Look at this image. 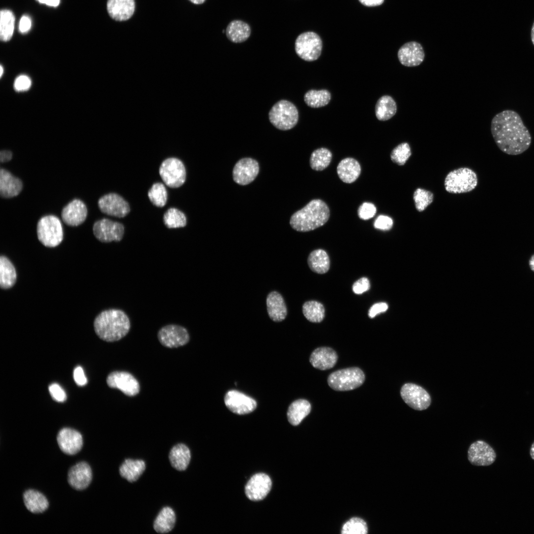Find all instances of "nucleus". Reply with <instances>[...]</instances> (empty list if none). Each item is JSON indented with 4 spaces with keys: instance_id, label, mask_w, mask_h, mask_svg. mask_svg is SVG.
Returning a JSON list of instances; mask_svg holds the SVG:
<instances>
[{
    "instance_id": "1",
    "label": "nucleus",
    "mask_w": 534,
    "mask_h": 534,
    "mask_svg": "<svg viewBox=\"0 0 534 534\" xmlns=\"http://www.w3.org/2000/svg\"><path fill=\"white\" fill-rule=\"evenodd\" d=\"M490 130L498 147L507 154H521L531 145L530 133L515 111L505 110L495 115L491 122Z\"/></svg>"
},
{
    "instance_id": "2",
    "label": "nucleus",
    "mask_w": 534,
    "mask_h": 534,
    "mask_svg": "<svg viewBox=\"0 0 534 534\" xmlns=\"http://www.w3.org/2000/svg\"><path fill=\"white\" fill-rule=\"evenodd\" d=\"M94 329L101 340L113 342L124 338L131 328L129 317L121 310L112 309L101 312L93 322Z\"/></svg>"
},
{
    "instance_id": "3",
    "label": "nucleus",
    "mask_w": 534,
    "mask_h": 534,
    "mask_svg": "<svg viewBox=\"0 0 534 534\" xmlns=\"http://www.w3.org/2000/svg\"><path fill=\"white\" fill-rule=\"evenodd\" d=\"M329 217L330 210L326 203L321 199H313L292 215L290 224L296 231L308 232L324 225Z\"/></svg>"
},
{
    "instance_id": "4",
    "label": "nucleus",
    "mask_w": 534,
    "mask_h": 534,
    "mask_svg": "<svg viewBox=\"0 0 534 534\" xmlns=\"http://www.w3.org/2000/svg\"><path fill=\"white\" fill-rule=\"evenodd\" d=\"M476 172L468 167H460L450 171L445 177L444 187L451 194H461L473 191L478 185Z\"/></svg>"
},
{
    "instance_id": "5",
    "label": "nucleus",
    "mask_w": 534,
    "mask_h": 534,
    "mask_svg": "<svg viewBox=\"0 0 534 534\" xmlns=\"http://www.w3.org/2000/svg\"><path fill=\"white\" fill-rule=\"evenodd\" d=\"M365 380L363 371L358 367H353L339 369L331 373L328 377L329 387L337 391H346L360 387Z\"/></svg>"
},
{
    "instance_id": "6",
    "label": "nucleus",
    "mask_w": 534,
    "mask_h": 534,
    "mask_svg": "<svg viewBox=\"0 0 534 534\" xmlns=\"http://www.w3.org/2000/svg\"><path fill=\"white\" fill-rule=\"evenodd\" d=\"M37 233L39 240L47 247L58 246L63 238L61 222L54 215L45 216L39 220Z\"/></svg>"
},
{
    "instance_id": "7",
    "label": "nucleus",
    "mask_w": 534,
    "mask_h": 534,
    "mask_svg": "<svg viewBox=\"0 0 534 534\" xmlns=\"http://www.w3.org/2000/svg\"><path fill=\"white\" fill-rule=\"evenodd\" d=\"M299 118L296 107L291 102L281 100L276 102L269 112L270 123L278 129L286 131L293 128Z\"/></svg>"
},
{
    "instance_id": "8",
    "label": "nucleus",
    "mask_w": 534,
    "mask_h": 534,
    "mask_svg": "<svg viewBox=\"0 0 534 534\" xmlns=\"http://www.w3.org/2000/svg\"><path fill=\"white\" fill-rule=\"evenodd\" d=\"M322 48L319 36L312 32L300 34L296 39L295 49L297 54L302 59L313 61L319 57Z\"/></svg>"
},
{
    "instance_id": "9",
    "label": "nucleus",
    "mask_w": 534,
    "mask_h": 534,
    "mask_svg": "<svg viewBox=\"0 0 534 534\" xmlns=\"http://www.w3.org/2000/svg\"><path fill=\"white\" fill-rule=\"evenodd\" d=\"M159 174L163 182L171 188L179 187L185 181L184 165L176 158H169L163 161L159 168Z\"/></svg>"
},
{
    "instance_id": "10",
    "label": "nucleus",
    "mask_w": 534,
    "mask_h": 534,
    "mask_svg": "<svg viewBox=\"0 0 534 534\" xmlns=\"http://www.w3.org/2000/svg\"><path fill=\"white\" fill-rule=\"evenodd\" d=\"M400 393L404 401L414 409L425 410L430 405L431 399L429 394L416 384H404L401 388Z\"/></svg>"
},
{
    "instance_id": "11",
    "label": "nucleus",
    "mask_w": 534,
    "mask_h": 534,
    "mask_svg": "<svg viewBox=\"0 0 534 534\" xmlns=\"http://www.w3.org/2000/svg\"><path fill=\"white\" fill-rule=\"evenodd\" d=\"M92 229L96 238L104 243L121 241L125 231L122 223L108 219H102L95 222Z\"/></svg>"
},
{
    "instance_id": "12",
    "label": "nucleus",
    "mask_w": 534,
    "mask_h": 534,
    "mask_svg": "<svg viewBox=\"0 0 534 534\" xmlns=\"http://www.w3.org/2000/svg\"><path fill=\"white\" fill-rule=\"evenodd\" d=\"M158 339L164 347L175 348L186 345L189 341V335L185 327L176 324H169L159 330Z\"/></svg>"
},
{
    "instance_id": "13",
    "label": "nucleus",
    "mask_w": 534,
    "mask_h": 534,
    "mask_svg": "<svg viewBox=\"0 0 534 534\" xmlns=\"http://www.w3.org/2000/svg\"><path fill=\"white\" fill-rule=\"evenodd\" d=\"M107 385L120 390L125 395L133 397L137 395L140 390L138 382L131 373L126 371H114L106 378Z\"/></svg>"
},
{
    "instance_id": "14",
    "label": "nucleus",
    "mask_w": 534,
    "mask_h": 534,
    "mask_svg": "<svg viewBox=\"0 0 534 534\" xmlns=\"http://www.w3.org/2000/svg\"><path fill=\"white\" fill-rule=\"evenodd\" d=\"M100 210L109 216L123 218L130 211L128 203L117 193H111L103 195L98 201Z\"/></svg>"
},
{
    "instance_id": "15",
    "label": "nucleus",
    "mask_w": 534,
    "mask_h": 534,
    "mask_svg": "<svg viewBox=\"0 0 534 534\" xmlns=\"http://www.w3.org/2000/svg\"><path fill=\"white\" fill-rule=\"evenodd\" d=\"M496 457V453L493 448L483 441L474 442L468 449V458L473 465H490L495 461Z\"/></svg>"
},
{
    "instance_id": "16",
    "label": "nucleus",
    "mask_w": 534,
    "mask_h": 534,
    "mask_svg": "<svg viewBox=\"0 0 534 534\" xmlns=\"http://www.w3.org/2000/svg\"><path fill=\"white\" fill-rule=\"evenodd\" d=\"M271 485V480L267 475L263 473L256 474L251 477L245 486L246 495L252 501L261 500L269 493Z\"/></svg>"
},
{
    "instance_id": "17",
    "label": "nucleus",
    "mask_w": 534,
    "mask_h": 534,
    "mask_svg": "<svg viewBox=\"0 0 534 534\" xmlns=\"http://www.w3.org/2000/svg\"><path fill=\"white\" fill-rule=\"evenodd\" d=\"M226 406L232 412L242 415L253 411L257 407L256 401L236 390H230L224 397Z\"/></svg>"
},
{
    "instance_id": "18",
    "label": "nucleus",
    "mask_w": 534,
    "mask_h": 534,
    "mask_svg": "<svg viewBox=\"0 0 534 534\" xmlns=\"http://www.w3.org/2000/svg\"><path fill=\"white\" fill-rule=\"evenodd\" d=\"M259 172L258 162L251 158L239 160L233 169V179L238 184L245 185L252 182Z\"/></svg>"
},
{
    "instance_id": "19",
    "label": "nucleus",
    "mask_w": 534,
    "mask_h": 534,
    "mask_svg": "<svg viewBox=\"0 0 534 534\" xmlns=\"http://www.w3.org/2000/svg\"><path fill=\"white\" fill-rule=\"evenodd\" d=\"M57 442L61 451L68 455L77 453L83 445L81 433L70 428H64L59 431L57 436Z\"/></svg>"
},
{
    "instance_id": "20",
    "label": "nucleus",
    "mask_w": 534,
    "mask_h": 534,
    "mask_svg": "<svg viewBox=\"0 0 534 534\" xmlns=\"http://www.w3.org/2000/svg\"><path fill=\"white\" fill-rule=\"evenodd\" d=\"M398 57L403 66L411 67L420 65L425 58L422 46L414 41L407 42L399 49Z\"/></svg>"
},
{
    "instance_id": "21",
    "label": "nucleus",
    "mask_w": 534,
    "mask_h": 534,
    "mask_svg": "<svg viewBox=\"0 0 534 534\" xmlns=\"http://www.w3.org/2000/svg\"><path fill=\"white\" fill-rule=\"evenodd\" d=\"M87 215L88 210L85 204L80 199H75L63 208L61 216L65 224L76 226L84 222Z\"/></svg>"
},
{
    "instance_id": "22",
    "label": "nucleus",
    "mask_w": 534,
    "mask_h": 534,
    "mask_svg": "<svg viewBox=\"0 0 534 534\" xmlns=\"http://www.w3.org/2000/svg\"><path fill=\"white\" fill-rule=\"evenodd\" d=\"M92 480V471L85 462H80L72 466L68 473V482L74 489L81 490L86 489Z\"/></svg>"
},
{
    "instance_id": "23",
    "label": "nucleus",
    "mask_w": 534,
    "mask_h": 534,
    "mask_svg": "<svg viewBox=\"0 0 534 534\" xmlns=\"http://www.w3.org/2000/svg\"><path fill=\"white\" fill-rule=\"evenodd\" d=\"M134 0H107V10L110 17L117 21L130 19L135 11Z\"/></svg>"
},
{
    "instance_id": "24",
    "label": "nucleus",
    "mask_w": 534,
    "mask_h": 534,
    "mask_svg": "<svg viewBox=\"0 0 534 534\" xmlns=\"http://www.w3.org/2000/svg\"><path fill=\"white\" fill-rule=\"evenodd\" d=\"M338 359L336 352L327 347L315 349L311 354L310 361L313 367L324 370L330 369L336 364Z\"/></svg>"
},
{
    "instance_id": "25",
    "label": "nucleus",
    "mask_w": 534,
    "mask_h": 534,
    "mask_svg": "<svg viewBox=\"0 0 534 534\" xmlns=\"http://www.w3.org/2000/svg\"><path fill=\"white\" fill-rule=\"evenodd\" d=\"M23 183L20 179L14 176L5 169L0 170V195L4 198L18 195L22 191Z\"/></svg>"
},
{
    "instance_id": "26",
    "label": "nucleus",
    "mask_w": 534,
    "mask_h": 534,
    "mask_svg": "<svg viewBox=\"0 0 534 534\" xmlns=\"http://www.w3.org/2000/svg\"><path fill=\"white\" fill-rule=\"evenodd\" d=\"M337 173L342 181L346 183H351L359 177L361 173V167L358 162L354 158H346L339 163L337 167Z\"/></svg>"
},
{
    "instance_id": "27",
    "label": "nucleus",
    "mask_w": 534,
    "mask_h": 534,
    "mask_svg": "<svg viewBox=\"0 0 534 534\" xmlns=\"http://www.w3.org/2000/svg\"><path fill=\"white\" fill-rule=\"evenodd\" d=\"M267 311L269 317L274 321L283 320L287 314V308L282 296L277 292H270L267 296Z\"/></svg>"
},
{
    "instance_id": "28",
    "label": "nucleus",
    "mask_w": 534,
    "mask_h": 534,
    "mask_svg": "<svg viewBox=\"0 0 534 534\" xmlns=\"http://www.w3.org/2000/svg\"><path fill=\"white\" fill-rule=\"evenodd\" d=\"M169 458L173 467L178 471H184L190 460V451L185 445L178 444L172 447Z\"/></svg>"
},
{
    "instance_id": "29",
    "label": "nucleus",
    "mask_w": 534,
    "mask_h": 534,
    "mask_svg": "<svg viewBox=\"0 0 534 534\" xmlns=\"http://www.w3.org/2000/svg\"><path fill=\"white\" fill-rule=\"evenodd\" d=\"M23 500L26 508L33 513H41L48 507V502L45 496L40 492L29 490L23 494Z\"/></svg>"
},
{
    "instance_id": "30",
    "label": "nucleus",
    "mask_w": 534,
    "mask_h": 534,
    "mask_svg": "<svg viewBox=\"0 0 534 534\" xmlns=\"http://www.w3.org/2000/svg\"><path fill=\"white\" fill-rule=\"evenodd\" d=\"M311 405L305 399H299L293 401L289 406L287 416L289 423L293 425H298L310 413Z\"/></svg>"
},
{
    "instance_id": "31",
    "label": "nucleus",
    "mask_w": 534,
    "mask_h": 534,
    "mask_svg": "<svg viewBox=\"0 0 534 534\" xmlns=\"http://www.w3.org/2000/svg\"><path fill=\"white\" fill-rule=\"evenodd\" d=\"M145 463L142 460L126 459L119 468L121 476L129 482L136 481L145 469Z\"/></svg>"
},
{
    "instance_id": "32",
    "label": "nucleus",
    "mask_w": 534,
    "mask_h": 534,
    "mask_svg": "<svg viewBox=\"0 0 534 534\" xmlns=\"http://www.w3.org/2000/svg\"><path fill=\"white\" fill-rule=\"evenodd\" d=\"M227 38L234 43H242L247 40L251 34L250 26L245 22L235 20L231 21L225 30Z\"/></svg>"
},
{
    "instance_id": "33",
    "label": "nucleus",
    "mask_w": 534,
    "mask_h": 534,
    "mask_svg": "<svg viewBox=\"0 0 534 534\" xmlns=\"http://www.w3.org/2000/svg\"><path fill=\"white\" fill-rule=\"evenodd\" d=\"M308 264L311 269L318 274L326 273L330 268V259L327 253L322 249L312 251L308 258Z\"/></svg>"
},
{
    "instance_id": "34",
    "label": "nucleus",
    "mask_w": 534,
    "mask_h": 534,
    "mask_svg": "<svg viewBox=\"0 0 534 534\" xmlns=\"http://www.w3.org/2000/svg\"><path fill=\"white\" fill-rule=\"evenodd\" d=\"M175 522L176 515L173 509L170 507H165L156 518L153 528L158 533H167L173 530Z\"/></svg>"
},
{
    "instance_id": "35",
    "label": "nucleus",
    "mask_w": 534,
    "mask_h": 534,
    "mask_svg": "<svg viewBox=\"0 0 534 534\" xmlns=\"http://www.w3.org/2000/svg\"><path fill=\"white\" fill-rule=\"evenodd\" d=\"M16 272L10 260L5 256L0 257V286L6 289L12 287L16 280Z\"/></svg>"
},
{
    "instance_id": "36",
    "label": "nucleus",
    "mask_w": 534,
    "mask_h": 534,
    "mask_svg": "<svg viewBox=\"0 0 534 534\" xmlns=\"http://www.w3.org/2000/svg\"><path fill=\"white\" fill-rule=\"evenodd\" d=\"M397 110V104L394 99L390 95H383L376 104V116L379 120L385 121L393 117Z\"/></svg>"
},
{
    "instance_id": "37",
    "label": "nucleus",
    "mask_w": 534,
    "mask_h": 534,
    "mask_svg": "<svg viewBox=\"0 0 534 534\" xmlns=\"http://www.w3.org/2000/svg\"><path fill=\"white\" fill-rule=\"evenodd\" d=\"M332 158L331 152L327 148L322 147L314 150L310 157V164L315 171H322L330 164Z\"/></svg>"
},
{
    "instance_id": "38",
    "label": "nucleus",
    "mask_w": 534,
    "mask_h": 534,
    "mask_svg": "<svg viewBox=\"0 0 534 534\" xmlns=\"http://www.w3.org/2000/svg\"><path fill=\"white\" fill-rule=\"evenodd\" d=\"M302 311L305 317L312 322H320L325 316L324 306L316 301L311 300L305 302L303 305Z\"/></svg>"
},
{
    "instance_id": "39",
    "label": "nucleus",
    "mask_w": 534,
    "mask_h": 534,
    "mask_svg": "<svg viewBox=\"0 0 534 534\" xmlns=\"http://www.w3.org/2000/svg\"><path fill=\"white\" fill-rule=\"evenodd\" d=\"M0 16V38L3 42H7L13 35L15 17L13 12L8 9L1 10Z\"/></svg>"
},
{
    "instance_id": "40",
    "label": "nucleus",
    "mask_w": 534,
    "mask_h": 534,
    "mask_svg": "<svg viewBox=\"0 0 534 534\" xmlns=\"http://www.w3.org/2000/svg\"><path fill=\"white\" fill-rule=\"evenodd\" d=\"M331 99V94L326 89H311L304 95L306 104L312 108H319L328 104Z\"/></svg>"
},
{
    "instance_id": "41",
    "label": "nucleus",
    "mask_w": 534,
    "mask_h": 534,
    "mask_svg": "<svg viewBox=\"0 0 534 534\" xmlns=\"http://www.w3.org/2000/svg\"><path fill=\"white\" fill-rule=\"evenodd\" d=\"M163 222L165 225L169 228L183 227L186 224V218L184 214L180 210L171 208L164 214Z\"/></svg>"
},
{
    "instance_id": "42",
    "label": "nucleus",
    "mask_w": 534,
    "mask_h": 534,
    "mask_svg": "<svg viewBox=\"0 0 534 534\" xmlns=\"http://www.w3.org/2000/svg\"><path fill=\"white\" fill-rule=\"evenodd\" d=\"M413 200L416 210L419 212H422L432 203L434 200V194L429 190L417 188L413 192Z\"/></svg>"
},
{
    "instance_id": "43",
    "label": "nucleus",
    "mask_w": 534,
    "mask_h": 534,
    "mask_svg": "<svg viewBox=\"0 0 534 534\" xmlns=\"http://www.w3.org/2000/svg\"><path fill=\"white\" fill-rule=\"evenodd\" d=\"M167 196L166 188L161 182L154 183L148 192V196L151 203L158 207H162L165 205Z\"/></svg>"
},
{
    "instance_id": "44",
    "label": "nucleus",
    "mask_w": 534,
    "mask_h": 534,
    "mask_svg": "<svg viewBox=\"0 0 534 534\" xmlns=\"http://www.w3.org/2000/svg\"><path fill=\"white\" fill-rule=\"evenodd\" d=\"M411 155V150L409 144L404 142L399 144L392 150L390 158L394 163L399 166H403Z\"/></svg>"
},
{
    "instance_id": "45",
    "label": "nucleus",
    "mask_w": 534,
    "mask_h": 534,
    "mask_svg": "<svg viewBox=\"0 0 534 534\" xmlns=\"http://www.w3.org/2000/svg\"><path fill=\"white\" fill-rule=\"evenodd\" d=\"M368 528L365 522L361 518L354 517L346 522L343 526V534H366Z\"/></svg>"
},
{
    "instance_id": "46",
    "label": "nucleus",
    "mask_w": 534,
    "mask_h": 534,
    "mask_svg": "<svg viewBox=\"0 0 534 534\" xmlns=\"http://www.w3.org/2000/svg\"><path fill=\"white\" fill-rule=\"evenodd\" d=\"M376 213L375 205L369 202L363 203L358 208V217L363 220H367L373 218Z\"/></svg>"
},
{
    "instance_id": "47",
    "label": "nucleus",
    "mask_w": 534,
    "mask_h": 534,
    "mask_svg": "<svg viewBox=\"0 0 534 534\" xmlns=\"http://www.w3.org/2000/svg\"><path fill=\"white\" fill-rule=\"evenodd\" d=\"M32 81L27 75H21L16 77L14 82V89L17 91L28 90L31 87Z\"/></svg>"
},
{
    "instance_id": "48",
    "label": "nucleus",
    "mask_w": 534,
    "mask_h": 534,
    "mask_svg": "<svg viewBox=\"0 0 534 534\" xmlns=\"http://www.w3.org/2000/svg\"><path fill=\"white\" fill-rule=\"evenodd\" d=\"M52 398L57 402H63L66 400V394L62 388L57 383H52L48 387Z\"/></svg>"
},
{
    "instance_id": "49",
    "label": "nucleus",
    "mask_w": 534,
    "mask_h": 534,
    "mask_svg": "<svg viewBox=\"0 0 534 534\" xmlns=\"http://www.w3.org/2000/svg\"><path fill=\"white\" fill-rule=\"evenodd\" d=\"M393 225V219L389 216L382 215L379 216L374 222L375 228L382 230H390Z\"/></svg>"
},
{
    "instance_id": "50",
    "label": "nucleus",
    "mask_w": 534,
    "mask_h": 534,
    "mask_svg": "<svg viewBox=\"0 0 534 534\" xmlns=\"http://www.w3.org/2000/svg\"><path fill=\"white\" fill-rule=\"evenodd\" d=\"M370 287L367 278L363 277L356 280L353 285V292L356 294H361L368 291Z\"/></svg>"
},
{
    "instance_id": "51",
    "label": "nucleus",
    "mask_w": 534,
    "mask_h": 534,
    "mask_svg": "<svg viewBox=\"0 0 534 534\" xmlns=\"http://www.w3.org/2000/svg\"><path fill=\"white\" fill-rule=\"evenodd\" d=\"M73 377L76 383L80 386H83L87 383V379L83 369L80 366H77L73 371Z\"/></svg>"
},
{
    "instance_id": "52",
    "label": "nucleus",
    "mask_w": 534,
    "mask_h": 534,
    "mask_svg": "<svg viewBox=\"0 0 534 534\" xmlns=\"http://www.w3.org/2000/svg\"><path fill=\"white\" fill-rule=\"evenodd\" d=\"M388 308L387 304L384 302L375 304L369 310L368 316L370 318H372L378 314L386 311Z\"/></svg>"
},
{
    "instance_id": "53",
    "label": "nucleus",
    "mask_w": 534,
    "mask_h": 534,
    "mask_svg": "<svg viewBox=\"0 0 534 534\" xmlns=\"http://www.w3.org/2000/svg\"><path fill=\"white\" fill-rule=\"evenodd\" d=\"M32 25L30 18L26 15H23L20 19L19 24V30L20 33L25 34L27 33L31 29Z\"/></svg>"
},
{
    "instance_id": "54",
    "label": "nucleus",
    "mask_w": 534,
    "mask_h": 534,
    "mask_svg": "<svg viewBox=\"0 0 534 534\" xmlns=\"http://www.w3.org/2000/svg\"><path fill=\"white\" fill-rule=\"evenodd\" d=\"M12 157V153L10 150H2L0 152V161L1 163L9 161Z\"/></svg>"
},
{
    "instance_id": "55",
    "label": "nucleus",
    "mask_w": 534,
    "mask_h": 534,
    "mask_svg": "<svg viewBox=\"0 0 534 534\" xmlns=\"http://www.w3.org/2000/svg\"><path fill=\"white\" fill-rule=\"evenodd\" d=\"M363 5L366 6H376L383 3L384 0H358Z\"/></svg>"
},
{
    "instance_id": "56",
    "label": "nucleus",
    "mask_w": 534,
    "mask_h": 534,
    "mask_svg": "<svg viewBox=\"0 0 534 534\" xmlns=\"http://www.w3.org/2000/svg\"><path fill=\"white\" fill-rule=\"evenodd\" d=\"M38 0L40 3L45 4L47 5L50 6H53V7L57 6L59 5V3H60V0Z\"/></svg>"
},
{
    "instance_id": "57",
    "label": "nucleus",
    "mask_w": 534,
    "mask_h": 534,
    "mask_svg": "<svg viewBox=\"0 0 534 534\" xmlns=\"http://www.w3.org/2000/svg\"><path fill=\"white\" fill-rule=\"evenodd\" d=\"M531 269L534 272V254L532 256L529 261Z\"/></svg>"
},
{
    "instance_id": "58",
    "label": "nucleus",
    "mask_w": 534,
    "mask_h": 534,
    "mask_svg": "<svg viewBox=\"0 0 534 534\" xmlns=\"http://www.w3.org/2000/svg\"><path fill=\"white\" fill-rule=\"evenodd\" d=\"M530 454L531 458L534 460V442L532 444L530 450Z\"/></svg>"
},
{
    "instance_id": "59",
    "label": "nucleus",
    "mask_w": 534,
    "mask_h": 534,
    "mask_svg": "<svg viewBox=\"0 0 534 534\" xmlns=\"http://www.w3.org/2000/svg\"><path fill=\"white\" fill-rule=\"evenodd\" d=\"M192 3L195 4H201L203 3L206 0H189Z\"/></svg>"
},
{
    "instance_id": "60",
    "label": "nucleus",
    "mask_w": 534,
    "mask_h": 534,
    "mask_svg": "<svg viewBox=\"0 0 534 534\" xmlns=\"http://www.w3.org/2000/svg\"><path fill=\"white\" fill-rule=\"evenodd\" d=\"M531 38H532V43H533V44L534 45V23L533 24L532 29Z\"/></svg>"
},
{
    "instance_id": "61",
    "label": "nucleus",
    "mask_w": 534,
    "mask_h": 534,
    "mask_svg": "<svg viewBox=\"0 0 534 534\" xmlns=\"http://www.w3.org/2000/svg\"><path fill=\"white\" fill-rule=\"evenodd\" d=\"M0 77H1V76H2V74H3V67H2V66L1 65L0 66Z\"/></svg>"
}]
</instances>
